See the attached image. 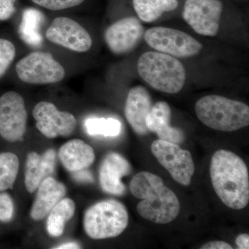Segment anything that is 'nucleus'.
Wrapping results in <instances>:
<instances>
[{"mask_svg": "<svg viewBox=\"0 0 249 249\" xmlns=\"http://www.w3.org/2000/svg\"><path fill=\"white\" fill-rule=\"evenodd\" d=\"M211 181L216 194L226 206L245 209L249 202V176L247 165L234 152L219 150L211 160Z\"/></svg>", "mask_w": 249, "mask_h": 249, "instance_id": "obj_1", "label": "nucleus"}, {"mask_svg": "<svg viewBox=\"0 0 249 249\" xmlns=\"http://www.w3.org/2000/svg\"><path fill=\"white\" fill-rule=\"evenodd\" d=\"M129 190L136 198L141 199L137 209L144 219L165 224L178 217L179 200L158 175L149 172L137 173L131 180Z\"/></svg>", "mask_w": 249, "mask_h": 249, "instance_id": "obj_2", "label": "nucleus"}, {"mask_svg": "<svg viewBox=\"0 0 249 249\" xmlns=\"http://www.w3.org/2000/svg\"><path fill=\"white\" fill-rule=\"evenodd\" d=\"M198 119L210 128L233 132L249 124V107L245 103L218 95H209L196 104Z\"/></svg>", "mask_w": 249, "mask_h": 249, "instance_id": "obj_3", "label": "nucleus"}, {"mask_svg": "<svg viewBox=\"0 0 249 249\" xmlns=\"http://www.w3.org/2000/svg\"><path fill=\"white\" fill-rule=\"evenodd\" d=\"M139 76L154 89L162 92H179L185 84L186 70L179 60L160 52L142 54L137 62Z\"/></svg>", "mask_w": 249, "mask_h": 249, "instance_id": "obj_4", "label": "nucleus"}, {"mask_svg": "<svg viewBox=\"0 0 249 249\" xmlns=\"http://www.w3.org/2000/svg\"><path fill=\"white\" fill-rule=\"evenodd\" d=\"M129 223V214L120 201L107 199L96 203L85 211L83 227L93 240H104L120 235Z\"/></svg>", "mask_w": 249, "mask_h": 249, "instance_id": "obj_5", "label": "nucleus"}, {"mask_svg": "<svg viewBox=\"0 0 249 249\" xmlns=\"http://www.w3.org/2000/svg\"><path fill=\"white\" fill-rule=\"evenodd\" d=\"M19 80L28 84L47 85L59 83L65 78L64 67L50 53L34 52L20 59L16 65Z\"/></svg>", "mask_w": 249, "mask_h": 249, "instance_id": "obj_6", "label": "nucleus"}, {"mask_svg": "<svg viewBox=\"0 0 249 249\" xmlns=\"http://www.w3.org/2000/svg\"><path fill=\"white\" fill-rule=\"evenodd\" d=\"M144 39L155 50L178 58L193 56L202 49L200 42L189 34L170 28H151L145 33Z\"/></svg>", "mask_w": 249, "mask_h": 249, "instance_id": "obj_7", "label": "nucleus"}, {"mask_svg": "<svg viewBox=\"0 0 249 249\" xmlns=\"http://www.w3.org/2000/svg\"><path fill=\"white\" fill-rule=\"evenodd\" d=\"M151 150L175 181L183 186L191 184L196 170L191 152L183 150L178 144L160 139L152 142Z\"/></svg>", "mask_w": 249, "mask_h": 249, "instance_id": "obj_8", "label": "nucleus"}, {"mask_svg": "<svg viewBox=\"0 0 249 249\" xmlns=\"http://www.w3.org/2000/svg\"><path fill=\"white\" fill-rule=\"evenodd\" d=\"M27 111L24 98L9 91L0 96V137L6 142L22 141L27 129Z\"/></svg>", "mask_w": 249, "mask_h": 249, "instance_id": "obj_9", "label": "nucleus"}, {"mask_svg": "<svg viewBox=\"0 0 249 249\" xmlns=\"http://www.w3.org/2000/svg\"><path fill=\"white\" fill-rule=\"evenodd\" d=\"M222 9L220 0H186L183 18L196 34L213 37L219 31Z\"/></svg>", "mask_w": 249, "mask_h": 249, "instance_id": "obj_10", "label": "nucleus"}, {"mask_svg": "<svg viewBox=\"0 0 249 249\" xmlns=\"http://www.w3.org/2000/svg\"><path fill=\"white\" fill-rule=\"evenodd\" d=\"M39 132L49 139L71 135L77 125L75 116L68 111L58 110L52 103L42 101L32 111Z\"/></svg>", "mask_w": 249, "mask_h": 249, "instance_id": "obj_11", "label": "nucleus"}, {"mask_svg": "<svg viewBox=\"0 0 249 249\" xmlns=\"http://www.w3.org/2000/svg\"><path fill=\"white\" fill-rule=\"evenodd\" d=\"M45 36L52 43L77 53L87 52L92 46V39L88 31L70 18H55Z\"/></svg>", "mask_w": 249, "mask_h": 249, "instance_id": "obj_12", "label": "nucleus"}, {"mask_svg": "<svg viewBox=\"0 0 249 249\" xmlns=\"http://www.w3.org/2000/svg\"><path fill=\"white\" fill-rule=\"evenodd\" d=\"M144 35L137 18H124L111 24L105 33V40L112 53L121 55L133 50Z\"/></svg>", "mask_w": 249, "mask_h": 249, "instance_id": "obj_13", "label": "nucleus"}, {"mask_svg": "<svg viewBox=\"0 0 249 249\" xmlns=\"http://www.w3.org/2000/svg\"><path fill=\"white\" fill-rule=\"evenodd\" d=\"M128 160L116 152L106 156L99 170V181L103 191L109 194L123 196L125 186L121 178L131 173Z\"/></svg>", "mask_w": 249, "mask_h": 249, "instance_id": "obj_14", "label": "nucleus"}, {"mask_svg": "<svg viewBox=\"0 0 249 249\" xmlns=\"http://www.w3.org/2000/svg\"><path fill=\"white\" fill-rule=\"evenodd\" d=\"M152 107L151 96L145 88L136 86L129 90L124 106V115L134 132L139 135L149 132L145 120Z\"/></svg>", "mask_w": 249, "mask_h": 249, "instance_id": "obj_15", "label": "nucleus"}, {"mask_svg": "<svg viewBox=\"0 0 249 249\" xmlns=\"http://www.w3.org/2000/svg\"><path fill=\"white\" fill-rule=\"evenodd\" d=\"M55 164L56 152L53 149L46 150L41 155L35 152L28 154L24 173V183L29 193L37 191L41 182L54 173Z\"/></svg>", "mask_w": 249, "mask_h": 249, "instance_id": "obj_16", "label": "nucleus"}, {"mask_svg": "<svg viewBox=\"0 0 249 249\" xmlns=\"http://www.w3.org/2000/svg\"><path fill=\"white\" fill-rule=\"evenodd\" d=\"M170 116L169 105L160 101L152 106L145 124L148 131L155 132L160 140L180 145L184 142V134L181 129L170 125Z\"/></svg>", "mask_w": 249, "mask_h": 249, "instance_id": "obj_17", "label": "nucleus"}, {"mask_svg": "<svg viewBox=\"0 0 249 249\" xmlns=\"http://www.w3.org/2000/svg\"><path fill=\"white\" fill-rule=\"evenodd\" d=\"M35 200L31 207L30 215L34 220H42L67 193L66 187L52 177L45 178L37 188Z\"/></svg>", "mask_w": 249, "mask_h": 249, "instance_id": "obj_18", "label": "nucleus"}, {"mask_svg": "<svg viewBox=\"0 0 249 249\" xmlns=\"http://www.w3.org/2000/svg\"><path fill=\"white\" fill-rule=\"evenodd\" d=\"M58 157L65 169L74 173L92 165L95 153L92 147L83 140L73 139L60 147Z\"/></svg>", "mask_w": 249, "mask_h": 249, "instance_id": "obj_19", "label": "nucleus"}, {"mask_svg": "<svg viewBox=\"0 0 249 249\" xmlns=\"http://www.w3.org/2000/svg\"><path fill=\"white\" fill-rule=\"evenodd\" d=\"M76 211L74 201L70 198H63L48 214L47 231L49 235L58 237L63 234L65 225L73 217Z\"/></svg>", "mask_w": 249, "mask_h": 249, "instance_id": "obj_20", "label": "nucleus"}, {"mask_svg": "<svg viewBox=\"0 0 249 249\" xmlns=\"http://www.w3.org/2000/svg\"><path fill=\"white\" fill-rule=\"evenodd\" d=\"M178 4V0H133L137 16L145 22L157 20L165 12L176 9Z\"/></svg>", "mask_w": 249, "mask_h": 249, "instance_id": "obj_21", "label": "nucleus"}, {"mask_svg": "<svg viewBox=\"0 0 249 249\" xmlns=\"http://www.w3.org/2000/svg\"><path fill=\"white\" fill-rule=\"evenodd\" d=\"M19 169L18 156L13 152L0 153V192L12 189Z\"/></svg>", "mask_w": 249, "mask_h": 249, "instance_id": "obj_22", "label": "nucleus"}, {"mask_svg": "<svg viewBox=\"0 0 249 249\" xmlns=\"http://www.w3.org/2000/svg\"><path fill=\"white\" fill-rule=\"evenodd\" d=\"M85 127L89 135L115 137L120 134L122 124L113 118L91 117L85 121Z\"/></svg>", "mask_w": 249, "mask_h": 249, "instance_id": "obj_23", "label": "nucleus"}, {"mask_svg": "<svg viewBox=\"0 0 249 249\" xmlns=\"http://www.w3.org/2000/svg\"><path fill=\"white\" fill-rule=\"evenodd\" d=\"M41 20V14L37 10L27 9L23 14L22 24H21V34L23 38L31 43L40 42L41 37L38 34L39 22Z\"/></svg>", "mask_w": 249, "mask_h": 249, "instance_id": "obj_24", "label": "nucleus"}, {"mask_svg": "<svg viewBox=\"0 0 249 249\" xmlns=\"http://www.w3.org/2000/svg\"><path fill=\"white\" fill-rule=\"evenodd\" d=\"M16 55V48L14 44L6 39L0 38V78L9 70Z\"/></svg>", "mask_w": 249, "mask_h": 249, "instance_id": "obj_25", "label": "nucleus"}, {"mask_svg": "<svg viewBox=\"0 0 249 249\" xmlns=\"http://www.w3.org/2000/svg\"><path fill=\"white\" fill-rule=\"evenodd\" d=\"M41 7L51 11H60L74 7L83 3L85 0H32Z\"/></svg>", "mask_w": 249, "mask_h": 249, "instance_id": "obj_26", "label": "nucleus"}, {"mask_svg": "<svg viewBox=\"0 0 249 249\" xmlns=\"http://www.w3.org/2000/svg\"><path fill=\"white\" fill-rule=\"evenodd\" d=\"M14 200L8 193L0 192V222L9 223L14 218Z\"/></svg>", "mask_w": 249, "mask_h": 249, "instance_id": "obj_27", "label": "nucleus"}, {"mask_svg": "<svg viewBox=\"0 0 249 249\" xmlns=\"http://www.w3.org/2000/svg\"><path fill=\"white\" fill-rule=\"evenodd\" d=\"M16 0H0V21L7 20L16 12Z\"/></svg>", "mask_w": 249, "mask_h": 249, "instance_id": "obj_28", "label": "nucleus"}, {"mask_svg": "<svg viewBox=\"0 0 249 249\" xmlns=\"http://www.w3.org/2000/svg\"><path fill=\"white\" fill-rule=\"evenodd\" d=\"M73 178L80 182H92L93 181L92 175L86 169L74 172Z\"/></svg>", "mask_w": 249, "mask_h": 249, "instance_id": "obj_29", "label": "nucleus"}, {"mask_svg": "<svg viewBox=\"0 0 249 249\" xmlns=\"http://www.w3.org/2000/svg\"><path fill=\"white\" fill-rule=\"evenodd\" d=\"M201 249H232L231 246L224 241H213L206 243L201 247Z\"/></svg>", "mask_w": 249, "mask_h": 249, "instance_id": "obj_30", "label": "nucleus"}, {"mask_svg": "<svg viewBox=\"0 0 249 249\" xmlns=\"http://www.w3.org/2000/svg\"><path fill=\"white\" fill-rule=\"evenodd\" d=\"M235 243L241 249H249V236L248 234H241L237 236L235 240Z\"/></svg>", "mask_w": 249, "mask_h": 249, "instance_id": "obj_31", "label": "nucleus"}, {"mask_svg": "<svg viewBox=\"0 0 249 249\" xmlns=\"http://www.w3.org/2000/svg\"><path fill=\"white\" fill-rule=\"evenodd\" d=\"M53 249H80V246L78 243L74 242H67V243L62 244L58 246V247H54Z\"/></svg>", "mask_w": 249, "mask_h": 249, "instance_id": "obj_32", "label": "nucleus"}]
</instances>
